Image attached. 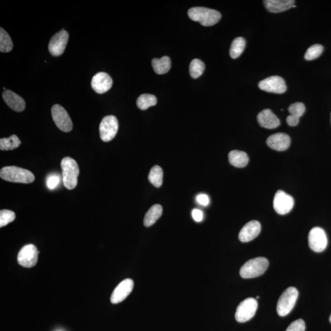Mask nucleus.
<instances>
[{
  "mask_svg": "<svg viewBox=\"0 0 331 331\" xmlns=\"http://www.w3.org/2000/svg\"><path fill=\"white\" fill-rule=\"evenodd\" d=\"M196 201L202 206H206L209 204V197L206 194H199L196 196Z\"/></svg>",
  "mask_w": 331,
  "mask_h": 331,
  "instance_id": "obj_35",
  "label": "nucleus"
},
{
  "mask_svg": "<svg viewBox=\"0 0 331 331\" xmlns=\"http://www.w3.org/2000/svg\"><path fill=\"white\" fill-rule=\"evenodd\" d=\"M259 88L271 93L282 94L286 91V85L281 77L274 76L264 79L258 84Z\"/></svg>",
  "mask_w": 331,
  "mask_h": 331,
  "instance_id": "obj_12",
  "label": "nucleus"
},
{
  "mask_svg": "<svg viewBox=\"0 0 331 331\" xmlns=\"http://www.w3.org/2000/svg\"><path fill=\"white\" fill-rule=\"evenodd\" d=\"M157 102V99L155 96L150 94H143L138 97L137 99V106L141 110H144L148 107L155 106Z\"/></svg>",
  "mask_w": 331,
  "mask_h": 331,
  "instance_id": "obj_26",
  "label": "nucleus"
},
{
  "mask_svg": "<svg viewBox=\"0 0 331 331\" xmlns=\"http://www.w3.org/2000/svg\"><path fill=\"white\" fill-rule=\"evenodd\" d=\"M163 213L162 206L160 204H155L151 207L146 213L143 225L146 227H149L153 225L161 216Z\"/></svg>",
  "mask_w": 331,
  "mask_h": 331,
  "instance_id": "obj_22",
  "label": "nucleus"
},
{
  "mask_svg": "<svg viewBox=\"0 0 331 331\" xmlns=\"http://www.w3.org/2000/svg\"><path fill=\"white\" fill-rule=\"evenodd\" d=\"M38 254L39 251L34 245H25L18 254V263L24 268H32L38 263Z\"/></svg>",
  "mask_w": 331,
  "mask_h": 331,
  "instance_id": "obj_9",
  "label": "nucleus"
},
{
  "mask_svg": "<svg viewBox=\"0 0 331 331\" xmlns=\"http://www.w3.org/2000/svg\"></svg>",
  "mask_w": 331,
  "mask_h": 331,
  "instance_id": "obj_39",
  "label": "nucleus"
},
{
  "mask_svg": "<svg viewBox=\"0 0 331 331\" xmlns=\"http://www.w3.org/2000/svg\"><path fill=\"white\" fill-rule=\"evenodd\" d=\"M69 39V34L65 30L60 31L51 38L48 50L53 56H59L65 51Z\"/></svg>",
  "mask_w": 331,
  "mask_h": 331,
  "instance_id": "obj_13",
  "label": "nucleus"
},
{
  "mask_svg": "<svg viewBox=\"0 0 331 331\" xmlns=\"http://www.w3.org/2000/svg\"><path fill=\"white\" fill-rule=\"evenodd\" d=\"M5 102L10 108L16 112H22L25 108L24 99L11 91H5L2 94Z\"/></svg>",
  "mask_w": 331,
  "mask_h": 331,
  "instance_id": "obj_20",
  "label": "nucleus"
},
{
  "mask_svg": "<svg viewBox=\"0 0 331 331\" xmlns=\"http://www.w3.org/2000/svg\"><path fill=\"white\" fill-rule=\"evenodd\" d=\"M192 217H193V219L196 222H201L203 220V213L199 209H193V211H192Z\"/></svg>",
  "mask_w": 331,
  "mask_h": 331,
  "instance_id": "obj_36",
  "label": "nucleus"
},
{
  "mask_svg": "<svg viewBox=\"0 0 331 331\" xmlns=\"http://www.w3.org/2000/svg\"><path fill=\"white\" fill-rule=\"evenodd\" d=\"M330 322L331 323V316H330Z\"/></svg>",
  "mask_w": 331,
  "mask_h": 331,
  "instance_id": "obj_38",
  "label": "nucleus"
},
{
  "mask_svg": "<svg viewBox=\"0 0 331 331\" xmlns=\"http://www.w3.org/2000/svg\"><path fill=\"white\" fill-rule=\"evenodd\" d=\"M13 48L11 38L3 28H0V51L1 52H9Z\"/></svg>",
  "mask_w": 331,
  "mask_h": 331,
  "instance_id": "obj_28",
  "label": "nucleus"
},
{
  "mask_svg": "<svg viewBox=\"0 0 331 331\" xmlns=\"http://www.w3.org/2000/svg\"><path fill=\"white\" fill-rule=\"evenodd\" d=\"M119 130V122L114 115H107L99 125L100 138L104 142H109L116 136Z\"/></svg>",
  "mask_w": 331,
  "mask_h": 331,
  "instance_id": "obj_7",
  "label": "nucleus"
},
{
  "mask_svg": "<svg viewBox=\"0 0 331 331\" xmlns=\"http://www.w3.org/2000/svg\"><path fill=\"white\" fill-rule=\"evenodd\" d=\"M113 84L112 79L108 74L100 72L93 77L92 80V89L97 94L106 93L111 89Z\"/></svg>",
  "mask_w": 331,
  "mask_h": 331,
  "instance_id": "obj_15",
  "label": "nucleus"
},
{
  "mask_svg": "<svg viewBox=\"0 0 331 331\" xmlns=\"http://www.w3.org/2000/svg\"><path fill=\"white\" fill-rule=\"evenodd\" d=\"M268 266L269 261L265 258L251 259L242 266L240 270V275L243 279L256 278L262 276Z\"/></svg>",
  "mask_w": 331,
  "mask_h": 331,
  "instance_id": "obj_4",
  "label": "nucleus"
},
{
  "mask_svg": "<svg viewBox=\"0 0 331 331\" xmlns=\"http://www.w3.org/2000/svg\"><path fill=\"white\" fill-rule=\"evenodd\" d=\"M258 124L267 129H274L279 127L281 122L270 109H264L257 116Z\"/></svg>",
  "mask_w": 331,
  "mask_h": 331,
  "instance_id": "obj_18",
  "label": "nucleus"
},
{
  "mask_svg": "<svg viewBox=\"0 0 331 331\" xmlns=\"http://www.w3.org/2000/svg\"><path fill=\"white\" fill-rule=\"evenodd\" d=\"M53 121L56 127L64 132H71L73 123L66 110L60 105L55 104L51 110Z\"/></svg>",
  "mask_w": 331,
  "mask_h": 331,
  "instance_id": "obj_8",
  "label": "nucleus"
},
{
  "mask_svg": "<svg viewBox=\"0 0 331 331\" xmlns=\"http://www.w3.org/2000/svg\"><path fill=\"white\" fill-rule=\"evenodd\" d=\"M323 46L320 45H314L308 48L306 52L305 53L304 58L307 61L315 60L322 55L323 52Z\"/></svg>",
  "mask_w": 331,
  "mask_h": 331,
  "instance_id": "obj_30",
  "label": "nucleus"
},
{
  "mask_svg": "<svg viewBox=\"0 0 331 331\" xmlns=\"http://www.w3.org/2000/svg\"><path fill=\"white\" fill-rule=\"evenodd\" d=\"M189 18L195 22H198L204 27L212 26L220 21L222 15L216 10L204 7H194L188 11Z\"/></svg>",
  "mask_w": 331,
  "mask_h": 331,
  "instance_id": "obj_1",
  "label": "nucleus"
},
{
  "mask_svg": "<svg viewBox=\"0 0 331 331\" xmlns=\"http://www.w3.org/2000/svg\"><path fill=\"white\" fill-rule=\"evenodd\" d=\"M294 201L291 195L282 190L277 191L274 198V209L277 214H288L294 207Z\"/></svg>",
  "mask_w": 331,
  "mask_h": 331,
  "instance_id": "obj_11",
  "label": "nucleus"
},
{
  "mask_svg": "<svg viewBox=\"0 0 331 331\" xmlns=\"http://www.w3.org/2000/svg\"><path fill=\"white\" fill-rule=\"evenodd\" d=\"M266 143L272 149L284 151L289 148L291 143V139L285 133H276L270 136L267 140Z\"/></svg>",
  "mask_w": 331,
  "mask_h": 331,
  "instance_id": "obj_17",
  "label": "nucleus"
},
{
  "mask_svg": "<svg viewBox=\"0 0 331 331\" xmlns=\"http://www.w3.org/2000/svg\"><path fill=\"white\" fill-rule=\"evenodd\" d=\"M21 141L16 135H12L7 138L0 140V149L1 150H12L19 147Z\"/></svg>",
  "mask_w": 331,
  "mask_h": 331,
  "instance_id": "obj_25",
  "label": "nucleus"
},
{
  "mask_svg": "<svg viewBox=\"0 0 331 331\" xmlns=\"http://www.w3.org/2000/svg\"><path fill=\"white\" fill-rule=\"evenodd\" d=\"M286 122L289 126L291 127H295L298 125L299 122V118L294 115H289V116L286 118Z\"/></svg>",
  "mask_w": 331,
  "mask_h": 331,
  "instance_id": "obj_37",
  "label": "nucleus"
},
{
  "mask_svg": "<svg viewBox=\"0 0 331 331\" xmlns=\"http://www.w3.org/2000/svg\"><path fill=\"white\" fill-rule=\"evenodd\" d=\"M288 111L290 115H294V116L300 118L305 113V105L301 102H295V103L290 105L288 107Z\"/></svg>",
  "mask_w": 331,
  "mask_h": 331,
  "instance_id": "obj_32",
  "label": "nucleus"
},
{
  "mask_svg": "<svg viewBox=\"0 0 331 331\" xmlns=\"http://www.w3.org/2000/svg\"><path fill=\"white\" fill-rule=\"evenodd\" d=\"M133 287L134 282L132 279H127L120 282L113 291L110 302L115 304L124 301L133 291Z\"/></svg>",
  "mask_w": 331,
  "mask_h": 331,
  "instance_id": "obj_14",
  "label": "nucleus"
},
{
  "mask_svg": "<svg viewBox=\"0 0 331 331\" xmlns=\"http://www.w3.org/2000/svg\"><path fill=\"white\" fill-rule=\"evenodd\" d=\"M163 178V172L161 167L158 166H153L151 169L148 175V181L154 186L160 187L162 186Z\"/></svg>",
  "mask_w": 331,
  "mask_h": 331,
  "instance_id": "obj_27",
  "label": "nucleus"
},
{
  "mask_svg": "<svg viewBox=\"0 0 331 331\" xmlns=\"http://www.w3.org/2000/svg\"><path fill=\"white\" fill-rule=\"evenodd\" d=\"M204 69V63L199 59H194L189 65V74L194 79L199 78L203 74Z\"/></svg>",
  "mask_w": 331,
  "mask_h": 331,
  "instance_id": "obj_29",
  "label": "nucleus"
},
{
  "mask_svg": "<svg viewBox=\"0 0 331 331\" xmlns=\"http://www.w3.org/2000/svg\"><path fill=\"white\" fill-rule=\"evenodd\" d=\"M61 181L60 176L58 174H50L46 178V186L47 188L51 190L55 189L59 186Z\"/></svg>",
  "mask_w": 331,
  "mask_h": 331,
  "instance_id": "obj_33",
  "label": "nucleus"
},
{
  "mask_svg": "<svg viewBox=\"0 0 331 331\" xmlns=\"http://www.w3.org/2000/svg\"><path fill=\"white\" fill-rule=\"evenodd\" d=\"M0 177L6 181L25 184L32 183L35 179L32 172L14 166L2 168L0 171Z\"/></svg>",
  "mask_w": 331,
  "mask_h": 331,
  "instance_id": "obj_2",
  "label": "nucleus"
},
{
  "mask_svg": "<svg viewBox=\"0 0 331 331\" xmlns=\"http://www.w3.org/2000/svg\"><path fill=\"white\" fill-rule=\"evenodd\" d=\"M15 219V214L14 212L9 210H1L0 211V227H5L13 222Z\"/></svg>",
  "mask_w": 331,
  "mask_h": 331,
  "instance_id": "obj_31",
  "label": "nucleus"
},
{
  "mask_svg": "<svg viewBox=\"0 0 331 331\" xmlns=\"http://www.w3.org/2000/svg\"><path fill=\"white\" fill-rule=\"evenodd\" d=\"M298 295V291L294 287H289L282 293L277 305V312L279 316H286L291 312L296 304Z\"/></svg>",
  "mask_w": 331,
  "mask_h": 331,
  "instance_id": "obj_5",
  "label": "nucleus"
},
{
  "mask_svg": "<svg viewBox=\"0 0 331 331\" xmlns=\"http://www.w3.org/2000/svg\"><path fill=\"white\" fill-rule=\"evenodd\" d=\"M153 70L156 74H164L170 70L171 63L168 56H164L161 58H154L152 61Z\"/></svg>",
  "mask_w": 331,
  "mask_h": 331,
  "instance_id": "obj_23",
  "label": "nucleus"
},
{
  "mask_svg": "<svg viewBox=\"0 0 331 331\" xmlns=\"http://www.w3.org/2000/svg\"><path fill=\"white\" fill-rule=\"evenodd\" d=\"M258 309V302L255 298L249 297L241 302L238 305L235 314L236 321L238 323H245L252 318Z\"/></svg>",
  "mask_w": 331,
  "mask_h": 331,
  "instance_id": "obj_6",
  "label": "nucleus"
},
{
  "mask_svg": "<svg viewBox=\"0 0 331 331\" xmlns=\"http://www.w3.org/2000/svg\"><path fill=\"white\" fill-rule=\"evenodd\" d=\"M230 163L236 168H244L247 165L249 158L247 154L242 151L232 150L228 155Z\"/></svg>",
  "mask_w": 331,
  "mask_h": 331,
  "instance_id": "obj_21",
  "label": "nucleus"
},
{
  "mask_svg": "<svg viewBox=\"0 0 331 331\" xmlns=\"http://www.w3.org/2000/svg\"><path fill=\"white\" fill-rule=\"evenodd\" d=\"M305 325L303 320L299 319L290 324L286 331H305Z\"/></svg>",
  "mask_w": 331,
  "mask_h": 331,
  "instance_id": "obj_34",
  "label": "nucleus"
},
{
  "mask_svg": "<svg viewBox=\"0 0 331 331\" xmlns=\"http://www.w3.org/2000/svg\"><path fill=\"white\" fill-rule=\"evenodd\" d=\"M245 40L242 37L236 38L231 45L230 54L232 58H237L242 54L245 47Z\"/></svg>",
  "mask_w": 331,
  "mask_h": 331,
  "instance_id": "obj_24",
  "label": "nucleus"
},
{
  "mask_svg": "<svg viewBox=\"0 0 331 331\" xmlns=\"http://www.w3.org/2000/svg\"><path fill=\"white\" fill-rule=\"evenodd\" d=\"M309 245L315 252H322L327 247L328 238L324 230L320 227L312 228L309 235Z\"/></svg>",
  "mask_w": 331,
  "mask_h": 331,
  "instance_id": "obj_10",
  "label": "nucleus"
},
{
  "mask_svg": "<svg viewBox=\"0 0 331 331\" xmlns=\"http://www.w3.org/2000/svg\"><path fill=\"white\" fill-rule=\"evenodd\" d=\"M62 181L64 186L68 189H75L78 185L79 168L76 161L70 157H65L61 160Z\"/></svg>",
  "mask_w": 331,
  "mask_h": 331,
  "instance_id": "obj_3",
  "label": "nucleus"
},
{
  "mask_svg": "<svg viewBox=\"0 0 331 331\" xmlns=\"http://www.w3.org/2000/svg\"><path fill=\"white\" fill-rule=\"evenodd\" d=\"M264 5L267 10L272 13H279L287 11L293 7L295 1L293 0H266Z\"/></svg>",
  "mask_w": 331,
  "mask_h": 331,
  "instance_id": "obj_19",
  "label": "nucleus"
},
{
  "mask_svg": "<svg viewBox=\"0 0 331 331\" xmlns=\"http://www.w3.org/2000/svg\"><path fill=\"white\" fill-rule=\"evenodd\" d=\"M261 224L258 221L252 220L243 226L238 238L242 242H248L257 237L261 232Z\"/></svg>",
  "mask_w": 331,
  "mask_h": 331,
  "instance_id": "obj_16",
  "label": "nucleus"
}]
</instances>
